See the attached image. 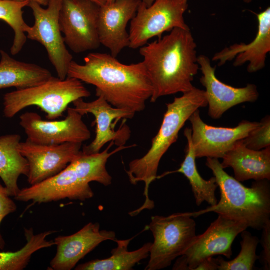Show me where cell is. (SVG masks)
<instances>
[{"instance_id": "cell-1", "label": "cell", "mask_w": 270, "mask_h": 270, "mask_svg": "<svg viewBox=\"0 0 270 270\" xmlns=\"http://www.w3.org/2000/svg\"><path fill=\"white\" fill-rule=\"evenodd\" d=\"M80 64L71 62L68 77L96 87V96L112 106L135 112L143 111L152 87L142 62L125 64L110 54L92 52Z\"/></svg>"}, {"instance_id": "cell-2", "label": "cell", "mask_w": 270, "mask_h": 270, "mask_svg": "<svg viewBox=\"0 0 270 270\" xmlns=\"http://www.w3.org/2000/svg\"><path fill=\"white\" fill-rule=\"evenodd\" d=\"M196 46L190 28H175L140 48L152 87L150 102L194 88L200 70Z\"/></svg>"}, {"instance_id": "cell-3", "label": "cell", "mask_w": 270, "mask_h": 270, "mask_svg": "<svg viewBox=\"0 0 270 270\" xmlns=\"http://www.w3.org/2000/svg\"><path fill=\"white\" fill-rule=\"evenodd\" d=\"M113 145L112 142L105 150L95 154H86L82 152L56 176L20 190L15 200L40 204L66 198L84 201L92 198L94 194L90 186V182H96L106 186L112 183V177L106 168L108 158L122 150L136 146H118L109 152Z\"/></svg>"}, {"instance_id": "cell-4", "label": "cell", "mask_w": 270, "mask_h": 270, "mask_svg": "<svg viewBox=\"0 0 270 270\" xmlns=\"http://www.w3.org/2000/svg\"><path fill=\"white\" fill-rule=\"evenodd\" d=\"M160 128L152 138L148 152L142 158L132 160L126 171L131 184L136 185L144 182L146 196L144 204L134 211L136 215L144 210H152L154 202L149 198L150 184L158 177L160 161L170 146L178 138V133L192 114L200 108L208 106L205 91L194 87L190 90L176 97L172 102L168 104Z\"/></svg>"}, {"instance_id": "cell-5", "label": "cell", "mask_w": 270, "mask_h": 270, "mask_svg": "<svg viewBox=\"0 0 270 270\" xmlns=\"http://www.w3.org/2000/svg\"><path fill=\"white\" fill-rule=\"evenodd\" d=\"M206 164L216 178L220 190V200L214 206L192 213V216L214 212L244 223L248 228L262 230L270 222L269 180L255 181L250 188H247L228 174L218 159L208 158Z\"/></svg>"}, {"instance_id": "cell-6", "label": "cell", "mask_w": 270, "mask_h": 270, "mask_svg": "<svg viewBox=\"0 0 270 270\" xmlns=\"http://www.w3.org/2000/svg\"><path fill=\"white\" fill-rule=\"evenodd\" d=\"M90 95L82 82L76 78L61 80L52 76L39 85L6 94L4 114L12 118L24 108L35 106L46 113L48 120H56L62 116L70 104Z\"/></svg>"}, {"instance_id": "cell-7", "label": "cell", "mask_w": 270, "mask_h": 270, "mask_svg": "<svg viewBox=\"0 0 270 270\" xmlns=\"http://www.w3.org/2000/svg\"><path fill=\"white\" fill-rule=\"evenodd\" d=\"M190 212H178L151 218L148 228L154 238L146 270H160L170 266L182 256L196 236V223Z\"/></svg>"}, {"instance_id": "cell-8", "label": "cell", "mask_w": 270, "mask_h": 270, "mask_svg": "<svg viewBox=\"0 0 270 270\" xmlns=\"http://www.w3.org/2000/svg\"><path fill=\"white\" fill-rule=\"evenodd\" d=\"M188 0H155L150 6L141 0L134 17L130 21V46L140 48L152 38H160L166 32L175 28L189 29L184 14Z\"/></svg>"}, {"instance_id": "cell-9", "label": "cell", "mask_w": 270, "mask_h": 270, "mask_svg": "<svg viewBox=\"0 0 270 270\" xmlns=\"http://www.w3.org/2000/svg\"><path fill=\"white\" fill-rule=\"evenodd\" d=\"M63 0H49L44 8L38 2H30L29 6L34 18L32 26L26 30L27 38L36 41L46 48L48 58L54 68L58 77L64 80L72 56L68 50L60 30L59 15Z\"/></svg>"}, {"instance_id": "cell-10", "label": "cell", "mask_w": 270, "mask_h": 270, "mask_svg": "<svg viewBox=\"0 0 270 270\" xmlns=\"http://www.w3.org/2000/svg\"><path fill=\"white\" fill-rule=\"evenodd\" d=\"M248 226L221 215L202 234L196 236L184 254L178 257L172 270H195L204 260L217 255L230 259L232 243Z\"/></svg>"}, {"instance_id": "cell-11", "label": "cell", "mask_w": 270, "mask_h": 270, "mask_svg": "<svg viewBox=\"0 0 270 270\" xmlns=\"http://www.w3.org/2000/svg\"><path fill=\"white\" fill-rule=\"evenodd\" d=\"M100 6L90 0H64L59 23L65 44L80 54L100 46L98 32Z\"/></svg>"}, {"instance_id": "cell-12", "label": "cell", "mask_w": 270, "mask_h": 270, "mask_svg": "<svg viewBox=\"0 0 270 270\" xmlns=\"http://www.w3.org/2000/svg\"><path fill=\"white\" fill-rule=\"evenodd\" d=\"M72 104L76 110L82 116L91 114L95 118L96 137L90 144L82 148L84 154L98 153L106 144L112 142L118 147L125 145L130 136V128L124 124L118 130L115 128L120 120L132 119L135 112L114 107L102 96L91 102L80 98Z\"/></svg>"}, {"instance_id": "cell-13", "label": "cell", "mask_w": 270, "mask_h": 270, "mask_svg": "<svg viewBox=\"0 0 270 270\" xmlns=\"http://www.w3.org/2000/svg\"><path fill=\"white\" fill-rule=\"evenodd\" d=\"M74 108H68L67 116L61 120H44L36 112H26L20 117V124L28 140L44 145L80 143L90 138L91 132Z\"/></svg>"}, {"instance_id": "cell-14", "label": "cell", "mask_w": 270, "mask_h": 270, "mask_svg": "<svg viewBox=\"0 0 270 270\" xmlns=\"http://www.w3.org/2000/svg\"><path fill=\"white\" fill-rule=\"evenodd\" d=\"M188 120L192 125V140L196 158H222L237 142L246 138L260 124L244 120L234 128L210 126L203 122L199 110Z\"/></svg>"}, {"instance_id": "cell-15", "label": "cell", "mask_w": 270, "mask_h": 270, "mask_svg": "<svg viewBox=\"0 0 270 270\" xmlns=\"http://www.w3.org/2000/svg\"><path fill=\"white\" fill-rule=\"evenodd\" d=\"M82 144L68 142L44 145L28 140L20 142L19 150L29 166L28 183L34 185L60 172L81 153Z\"/></svg>"}, {"instance_id": "cell-16", "label": "cell", "mask_w": 270, "mask_h": 270, "mask_svg": "<svg viewBox=\"0 0 270 270\" xmlns=\"http://www.w3.org/2000/svg\"><path fill=\"white\" fill-rule=\"evenodd\" d=\"M198 63L202 74L200 82L206 88L208 114L212 118H220L227 110L236 106L258 100L259 93L255 84H248L240 88L232 86L217 78L216 66H212L208 56H198Z\"/></svg>"}, {"instance_id": "cell-17", "label": "cell", "mask_w": 270, "mask_h": 270, "mask_svg": "<svg viewBox=\"0 0 270 270\" xmlns=\"http://www.w3.org/2000/svg\"><path fill=\"white\" fill-rule=\"evenodd\" d=\"M140 2L141 0H116L100 6L98 18L100 42L114 58L124 48L129 47L127 26L136 16Z\"/></svg>"}, {"instance_id": "cell-18", "label": "cell", "mask_w": 270, "mask_h": 270, "mask_svg": "<svg viewBox=\"0 0 270 270\" xmlns=\"http://www.w3.org/2000/svg\"><path fill=\"white\" fill-rule=\"evenodd\" d=\"M116 233L100 230L98 223L90 222L77 232L54 240L56 253L50 262V270H71L102 242L115 241Z\"/></svg>"}, {"instance_id": "cell-19", "label": "cell", "mask_w": 270, "mask_h": 270, "mask_svg": "<svg viewBox=\"0 0 270 270\" xmlns=\"http://www.w3.org/2000/svg\"><path fill=\"white\" fill-rule=\"evenodd\" d=\"M256 15L258 30L254 39L248 44H236L216 53L212 60L218 62L219 66L232 60L236 67L248 63L247 70L250 73L265 67L267 54L270 52V8Z\"/></svg>"}, {"instance_id": "cell-20", "label": "cell", "mask_w": 270, "mask_h": 270, "mask_svg": "<svg viewBox=\"0 0 270 270\" xmlns=\"http://www.w3.org/2000/svg\"><path fill=\"white\" fill-rule=\"evenodd\" d=\"M222 158V167L232 168L234 178L240 182L270 180V146L254 150L246 147L242 140Z\"/></svg>"}, {"instance_id": "cell-21", "label": "cell", "mask_w": 270, "mask_h": 270, "mask_svg": "<svg viewBox=\"0 0 270 270\" xmlns=\"http://www.w3.org/2000/svg\"><path fill=\"white\" fill-rule=\"evenodd\" d=\"M0 54V90L36 86L52 76L48 69L38 65L17 60L3 50Z\"/></svg>"}, {"instance_id": "cell-22", "label": "cell", "mask_w": 270, "mask_h": 270, "mask_svg": "<svg viewBox=\"0 0 270 270\" xmlns=\"http://www.w3.org/2000/svg\"><path fill=\"white\" fill-rule=\"evenodd\" d=\"M20 140L18 134L0 136V178L10 196L18 194V178L21 175L28 176L29 172L28 162L18 149Z\"/></svg>"}, {"instance_id": "cell-23", "label": "cell", "mask_w": 270, "mask_h": 270, "mask_svg": "<svg viewBox=\"0 0 270 270\" xmlns=\"http://www.w3.org/2000/svg\"><path fill=\"white\" fill-rule=\"evenodd\" d=\"M184 135L187 140L188 146L185 158L180 164V168L176 171L166 172L161 177L174 172L183 174L190 182L196 204L200 206L202 202H206L211 206H214L218 202L216 191L218 186L216 178L214 176L206 180L201 176L196 167V157L192 140L191 128H186Z\"/></svg>"}, {"instance_id": "cell-24", "label": "cell", "mask_w": 270, "mask_h": 270, "mask_svg": "<svg viewBox=\"0 0 270 270\" xmlns=\"http://www.w3.org/2000/svg\"><path fill=\"white\" fill-rule=\"evenodd\" d=\"M132 238L116 240L118 246L111 252V256L103 260H92L78 266L76 270H130L139 262L150 256L151 242L132 251L128 250V245Z\"/></svg>"}, {"instance_id": "cell-25", "label": "cell", "mask_w": 270, "mask_h": 270, "mask_svg": "<svg viewBox=\"0 0 270 270\" xmlns=\"http://www.w3.org/2000/svg\"><path fill=\"white\" fill-rule=\"evenodd\" d=\"M55 231H48L35 234L32 228H24L26 242L15 252H0V270H22L28 264L34 254L38 250L54 245V240L46 238Z\"/></svg>"}, {"instance_id": "cell-26", "label": "cell", "mask_w": 270, "mask_h": 270, "mask_svg": "<svg viewBox=\"0 0 270 270\" xmlns=\"http://www.w3.org/2000/svg\"><path fill=\"white\" fill-rule=\"evenodd\" d=\"M29 2L0 0V20L6 23L14 32V38L10 48L12 56L18 54L26 40V30L28 25L24 20L23 9L28 6Z\"/></svg>"}, {"instance_id": "cell-27", "label": "cell", "mask_w": 270, "mask_h": 270, "mask_svg": "<svg viewBox=\"0 0 270 270\" xmlns=\"http://www.w3.org/2000/svg\"><path fill=\"white\" fill-rule=\"evenodd\" d=\"M241 250L236 258L232 260H224L221 256L215 258L218 270H252L256 261L259 259L256 254L258 246L260 242L257 236L244 230L241 233Z\"/></svg>"}, {"instance_id": "cell-28", "label": "cell", "mask_w": 270, "mask_h": 270, "mask_svg": "<svg viewBox=\"0 0 270 270\" xmlns=\"http://www.w3.org/2000/svg\"><path fill=\"white\" fill-rule=\"evenodd\" d=\"M260 123L258 127L242 140L246 147L254 150H262L270 146V116H266Z\"/></svg>"}, {"instance_id": "cell-29", "label": "cell", "mask_w": 270, "mask_h": 270, "mask_svg": "<svg viewBox=\"0 0 270 270\" xmlns=\"http://www.w3.org/2000/svg\"><path fill=\"white\" fill-rule=\"evenodd\" d=\"M17 209L15 202L10 198L5 187L0 184V226L5 217ZM4 242L0 234V250L4 246Z\"/></svg>"}, {"instance_id": "cell-30", "label": "cell", "mask_w": 270, "mask_h": 270, "mask_svg": "<svg viewBox=\"0 0 270 270\" xmlns=\"http://www.w3.org/2000/svg\"><path fill=\"white\" fill-rule=\"evenodd\" d=\"M262 237L260 243L263 250L259 259L264 266V270L270 269V222H268L262 229Z\"/></svg>"}, {"instance_id": "cell-31", "label": "cell", "mask_w": 270, "mask_h": 270, "mask_svg": "<svg viewBox=\"0 0 270 270\" xmlns=\"http://www.w3.org/2000/svg\"><path fill=\"white\" fill-rule=\"evenodd\" d=\"M218 264L214 258H210L200 262L195 270H217Z\"/></svg>"}, {"instance_id": "cell-32", "label": "cell", "mask_w": 270, "mask_h": 270, "mask_svg": "<svg viewBox=\"0 0 270 270\" xmlns=\"http://www.w3.org/2000/svg\"><path fill=\"white\" fill-rule=\"evenodd\" d=\"M18 2H38L42 6H47L48 4L49 0H13Z\"/></svg>"}, {"instance_id": "cell-33", "label": "cell", "mask_w": 270, "mask_h": 270, "mask_svg": "<svg viewBox=\"0 0 270 270\" xmlns=\"http://www.w3.org/2000/svg\"><path fill=\"white\" fill-rule=\"evenodd\" d=\"M142 2L147 7L151 6L155 0H141Z\"/></svg>"}, {"instance_id": "cell-34", "label": "cell", "mask_w": 270, "mask_h": 270, "mask_svg": "<svg viewBox=\"0 0 270 270\" xmlns=\"http://www.w3.org/2000/svg\"><path fill=\"white\" fill-rule=\"evenodd\" d=\"M100 5V6L104 4L107 0H90Z\"/></svg>"}, {"instance_id": "cell-35", "label": "cell", "mask_w": 270, "mask_h": 270, "mask_svg": "<svg viewBox=\"0 0 270 270\" xmlns=\"http://www.w3.org/2000/svg\"><path fill=\"white\" fill-rule=\"evenodd\" d=\"M252 1V0H244V2L248 4L251 2Z\"/></svg>"}, {"instance_id": "cell-36", "label": "cell", "mask_w": 270, "mask_h": 270, "mask_svg": "<svg viewBox=\"0 0 270 270\" xmlns=\"http://www.w3.org/2000/svg\"><path fill=\"white\" fill-rule=\"evenodd\" d=\"M115 0H107L106 3H110V2H113L115 1Z\"/></svg>"}]
</instances>
